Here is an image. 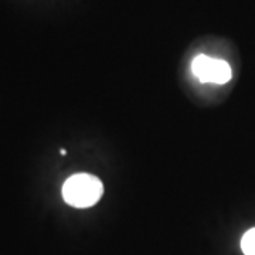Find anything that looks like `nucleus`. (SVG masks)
Instances as JSON below:
<instances>
[{
  "mask_svg": "<svg viewBox=\"0 0 255 255\" xmlns=\"http://www.w3.org/2000/svg\"><path fill=\"white\" fill-rule=\"evenodd\" d=\"M191 71L201 82H213V84H227L233 71L227 61L213 58L206 54L197 55L191 63Z\"/></svg>",
  "mask_w": 255,
  "mask_h": 255,
  "instance_id": "2",
  "label": "nucleus"
},
{
  "mask_svg": "<svg viewBox=\"0 0 255 255\" xmlns=\"http://www.w3.org/2000/svg\"><path fill=\"white\" fill-rule=\"evenodd\" d=\"M104 196V184L97 176L78 173L68 177L63 186L64 201L75 209L95 206Z\"/></svg>",
  "mask_w": 255,
  "mask_h": 255,
  "instance_id": "1",
  "label": "nucleus"
},
{
  "mask_svg": "<svg viewBox=\"0 0 255 255\" xmlns=\"http://www.w3.org/2000/svg\"><path fill=\"white\" fill-rule=\"evenodd\" d=\"M241 250L244 255H255V227L248 230L241 238Z\"/></svg>",
  "mask_w": 255,
  "mask_h": 255,
  "instance_id": "3",
  "label": "nucleus"
}]
</instances>
